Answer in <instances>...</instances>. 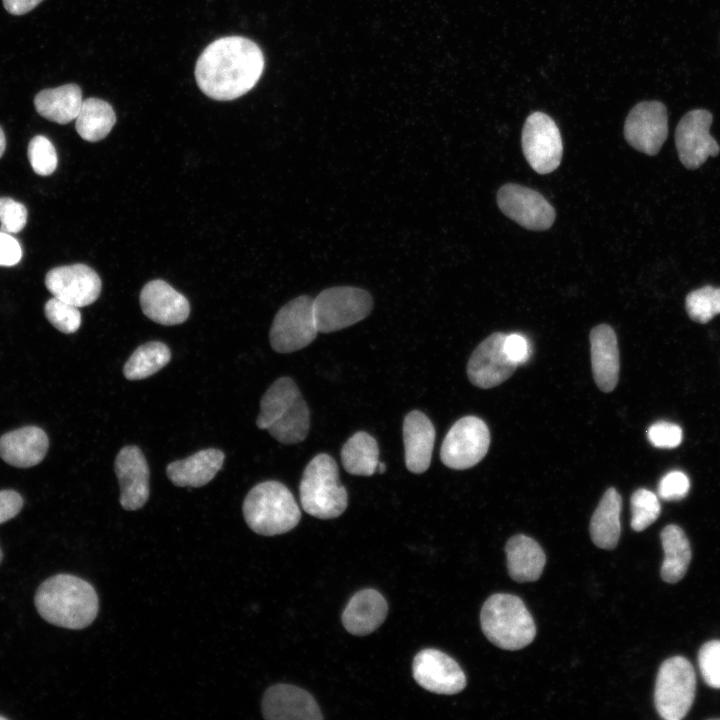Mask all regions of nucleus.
Instances as JSON below:
<instances>
[{"instance_id":"obj_48","label":"nucleus","mask_w":720,"mask_h":720,"mask_svg":"<svg viewBox=\"0 0 720 720\" xmlns=\"http://www.w3.org/2000/svg\"><path fill=\"white\" fill-rule=\"evenodd\" d=\"M1 560H2V551L0 549V563H1Z\"/></svg>"},{"instance_id":"obj_34","label":"nucleus","mask_w":720,"mask_h":720,"mask_svg":"<svg viewBox=\"0 0 720 720\" xmlns=\"http://www.w3.org/2000/svg\"><path fill=\"white\" fill-rule=\"evenodd\" d=\"M631 527L640 532L650 526L660 515L661 506L658 497L650 490L640 488L636 490L630 500Z\"/></svg>"},{"instance_id":"obj_1","label":"nucleus","mask_w":720,"mask_h":720,"mask_svg":"<svg viewBox=\"0 0 720 720\" xmlns=\"http://www.w3.org/2000/svg\"><path fill=\"white\" fill-rule=\"evenodd\" d=\"M264 70L259 46L241 36L214 40L200 54L195 79L200 90L217 101H230L250 91Z\"/></svg>"},{"instance_id":"obj_46","label":"nucleus","mask_w":720,"mask_h":720,"mask_svg":"<svg viewBox=\"0 0 720 720\" xmlns=\"http://www.w3.org/2000/svg\"><path fill=\"white\" fill-rule=\"evenodd\" d=\"M386 471V466L384 463L379 462L377 466V472L384 473Z\"/></svg>"},{"instance_id":"obj_44","label":"nucleus","mask_w":720,"mask_h":720,"mask_svg":"<svg viewBox=\"0 0 720 720\" xmlns=\"http://www.w3.org/2000/svg\"><path fill=\"white\" fill-rule=\"evenodd\" d=\"M43 0H3L6 11L12 15H23L33 10Z\"/></svg>"},{"instance_id":"obj_5","label":"nucleus","mask_w":720,"mask_h":720,"mask_svg":"<svg viewBox=\"0 0 720 720\" xmlns=\"http://www.w3.org/2000/svg\"><path fill=\"white\" fill-rule=\"evenodd\" d=\"M480 623L487 639L504 650H519L536 635L535 622L522 599L512 594L490 596L480 612Z\"/></svg>"},{"instance_id":"obj_14","label":"nucleus","mask_w":720,"mask_h":720,"mask_svg":"<svg viewBox=\"0 0 720 720\" xmlns=\"http://www.w3.org/2000/svg\"><path fill=\"white\" fill-rule=\"evenodd\" d=\"M668 135L666 107L659 101H643L629 112L624 124V137L634 149L656 155Z\"/></svg>"},{"instance_id":"obj_20","label":"nucleus","mask_w":720,"mask_h":720,"mask_svg":"<svg viewBox=\"0 0 720 720\" xmlns=\"http://www.w3.org/2000/svg\"><path fill=\"white\" fill-rule=\"evenodd\" d=\"M140 306L145 316L161 325H178L190 313L187 298L163 280L148 282L140 293Z\"/></svg>"},{"instance_id":"obj_13","label":"nucleus","mask_w":720,"mask_h":720,"mask_svg":"<svg viewBox=\"0 0 720 720\" xmlns=\"http://www.w3.org/2000/svg\"><path fill=\"white\" fill-rule=\"evenodd\" d=\"M712 114L705 109L687 112L675 131V144L681 163L688 169H697L709 156H717L720 147L710 135Z\"/></svg>"},{"instance_id":"obj_43","label":"nucleus","mask_w":720,"mask_h":720,"mask_svg":"<svg viewBox=\"0 0 720 720\" xmlns=\"http://www.w3.org/2000/svg\"><path fill=\"white\" fill-rule=\"evenodd\" d=\"M23 506V499L13 490L0 491V524L15 517Z\"/></svg>"},{"instance_id":"obj_19","label":"nucleus","mask_w":720,"mask_h":720,"mask_svg":"<svg viewBox=\"0 0 720 720\" xmlns=\"http://www.w3.org/2000/svg\"><path fill=\"white\" fill-rule=\"evenodd\" d=\"M262 714L268 720H321L314 697L306 690L290 684L269 687L262 699Z\"/></svg>"},{"instance_id":"obj_35","label":"nucleus","mask_w":720,"mask_h":720,"mask_svg":"<svg viewBox=\"0 0 720 720\" xmlns=\"http://www.w3.org/2000/svg\"><path fill=\"white\" fill-rule=\"evenodd\" d=\"M44 312L48 321L65 334L76 332L81 325V314L78 307L56 297L46 302Z\"/></svg>"},{"instance_id":"obj_17","label":"nucleus","mask_w":720,"mask_h":720,"mask_svg":"<svg viewBox=\"0 0 720 720\" xmlns=\"http://www.w3.org/2000/svg\"><path fill=\"white\" fill-rule=\"evenodd\" d=\"M506 334L496 332L483 340L473 351L467 364V375L472 384L488 389L507 380L516 370L504 351Z\"/></svg>"},{"instance_id":"obj_7","label":"nucleus","mask_w":720,"mask_h":720,"mask_svg":"<svg viewBox=\"0 0 720 720\" xmlns=\"http://www.w3.org/2000/svg\"><path fill=\"white\" fill-rule=\"evenodd\" d=\"M696 690L691 663L682 656L664 661L655 683L654 702L658 714L666 720H680L690 710Z\"/></svg>"},{"instance_id":"obj_16","label":"nucleus","mask_w":720,"mask_h":720,"mask_svg":"<svg viewBox=\"0 0 720 720\" xmlns=\"http://www.w3.org/2000/svg\"><path fill=\"white\" fill-rule=\"evenodd\" d=\"M45 285L56 298L76 307L95 302L101 292V279L89 266L74 264L55 267L47 272Z\"/></svg>"},{"instance_id":"obj_3","label":"nucleus","mask_w":720,"mask_h":720,"mask_svg":"<svg viewBox=\"0 0 720 720\" xmlns=\"http://www.w3.org/2000/svg\"><path fill=\"white\" fill-rule=\"evenodd\" d=\"M256 425L282 444H296L307 437L310 412L291 378L277 379L265 392Z\"/></svg>"},{"instance_id":"obj_31","label":"nucleus","mask_w":720,"mask_h":720,"mask_svg":"<svg viewBox=\"0 0 720 720\" xmlns=\"http://www.w3.org/2000/svg\"><path fill=\"white\" fill-rule=\"evenodd\" d=\"M377 441L370 434L359 431L352 435L341 450L344 469L352 475L371 476L379 463Z\"/></svg>"},{"instance_id":"obj_27","label":"nucleus","mask_w":720,"mask_h":720,"mask_svg":"<svg viewBox=\"0 0 720 720\" xmlns=\"http://www.w3.org/2000/svg\"><path fill=\"white\" fill-rule=\"evenodd\" d=\"M82 102L81 88L74 83L43 89L34 98L37 113L58 124H67L75 120Z\"/></svg>"},{"instance_id":"obj_45","label":"nucleus","mask_w":720,"mask_h":720,"mask_svg":"<svg viewBox=\"0 0 720 720\" xmlns=\"http://www.w3.org/2000/svg\"><path fill=\"white\" fill-rule=\"evenodd\" d=\"M5 148H6V138H5L4 131L0 127V157L3 155Z\"/></svg>"},{"instance_id":"obj_2","label":"nucleus","mask_w":720,"mask_h":720,"mask_svg":"<svg viewBox=\"0 0 720 720\" xmlns=\"http://www.w3.org/2000/svg\"><path fill=\"white\" fill-rule=\"evenodd\" d=\"M34 602L45 621L74 630L89 626L99 610L94 587L70 574H58L46 579L38 587Z\"/></svg>"},{"instance_id":"obj_28","label":"nucleus","mask_w":720,"mask_h":720,"mask_svg":"<svg viewBox=\"0 0 720 720\" xmlns=\"http://www.w3.org/2000/svg\"><path fill=\"white\" fill-rule=\"evenodd\" d=\"M621 508L620 494L615 488H608L590 521V536L597 547L611 550L617 546L621 533Z\"/></svg>"},{"instance_id":"obj_40","label":"nucleus","mask_w":720,"mask_h":720,"mask_svg":"<svg viewBox=\"0 0 720 720\" xmlns=\"http://www.w3.org/2000/svg\"><path fill=\"white\" fill-rule=\"evenodd\" d=\"M689 487L690 482L687 475L674 470L662 477L658 485V494L664 500L676 501L688 494Z\"/></svg>"},{"instance_id":"obj_36","label":"nucleus","mask_w":720,"mask_h":720,"mask_svg":"<svg viewBox=\"0 0 720 720\" xmlns=\"http://www.w3.org/2000/svg\"><path fill=\"white\" fill-rule=\"evenodd\" d=\"M27 155L32 169L38 175L48 176L57 168L58 158L55 147L43 135H36L30 140Z\"/></svg>"},{"instance_id":"obj_6","label":"nucleus","mask_w":720,"mask_h":720,"mask_svg":"<svg viewBox=\"0 0 720 720\" xmlns=\"http://www.w3.org/2000/svg\"><path fill=\"white\" fill-rule=\"evenodd\" d=\"M299 494L304 511L319 519L336 518L348 505V494L340 482L338 466L325 453L316 455L306 466Z\"/></svg>"},{"instance_id":"obj_38","label":"nucleus","mask_w":720,"mask_h":720,"mask_svg":"<svg viewBox=\"0 0 720 720\" xmlns=\"http://www.w3.org/2000/svg\"><path fill=\"white\" fill-rule=\"evenodd\" d=\"M26 207L9 197H0V223L1 231L6 233H18L26 225Z\"/></svg>"},{"instance_id":"obj_24","label":"nucleus","mask_w":720,"mask_h":720,"mask_svg":"<svg viewBox=\"0 0 720 720\" xmlns=\"http://www.w3.org/2000/svg\"><path fill=\"white\" fill-rule=\"evenodd\" d=\"M388 604L374 589H363L355 593L347 603L342 622L352 635L364 636L375 631L385 620Z\"/></svg>"},{"instance_id":"obj_30","label":"nucleus","mask_w":720,"mask_h":720,"mask_svg":"<svg viewBox=\"0 0 720 720\" xmlns=\"http://www.w3.org/2000/svg\"><path fill=\"white\" fill-rule=\"evenodd\" d=\"M76 120L79 136L89 142L104 139L116 122L112 106L99 98L90 97L83 100Z\"/></svg>"},{"instance_id":"obj_9","label":"nucleus","mask_w":720,"mask_h":720,"mask_svg":"<svg viewBox=\"0 0 720 720\" xmlns=\"http://www.w3.org/2000/svg\"><path fill=\"white\" fill-rule=\"evenodd\" d=\"M314 298L302 295L286 303L275 315L269 339L279 353H291L308 346L318 329L314 315Z\"/></svg>"},{"instance_id":"obj_22","label":"nucleus","mask_w":720,"mask_h":720,"mask_svg":"<svg viewBox=\"0 0 720 720\" xmlns=\"http://www.w3.org/2000/svg\"><path fill=\"white\" fill-rule=\"evenodd\" d=\"M435 441V428L421 411L409 412L403 421L405 464L415 474L425 472L431 463Z\"/></svg>"},{"instance_id":"obj_21","label":"nucleus","mask_w":720,"mask_h":720,"mask_svg":"<svg viewBox=\"0 0 720 720\" xmlns=\"http://www.w3.org/2000/svg\"><path fill=\"white\" fill-rule=\"evenodd\" d=\"M591 366L594 380L600 390L611 392L619 378V350L614 330L606 324L590 332Z\"/></svg>"},{"instance_id":"obj_4","label":"nucleus","mask_w":720,"mask_h":720,"mask_svg":"<svg viewBox=\"0 0 720 720\" xmlns=\"http://www.w3.org/2000/svg\"><path fill=\"white\" fill-rule=\"evenodd\" d=\"M242 510L250 529L263 536L286 533L301 518L293 494L284 484L273 480L254 486L246 495Z\"/></svg>"},{"instance_id":"obj_18","label":"nucleus","mask_w":720,"mask_h":720,"mask_svg":"<svg viewBox=\"0 0 720 720\" xmlns=\"http://www.w3.org/2000/svg\"><path fill=\"white\" fill-rule=\"evenodd\" d=\"M115 474L120 486V504L128 511L137 510L149 498V467L140 448L123 447L116 456Z\"/></svg>"},{"instance_id":"obj_41","label":"nucleus","mask_w":720,"mask_h":720,"mask_svg":"<svg viewBox=\"0 0 720 720\" xmlns=\"http://www.w3.org/2000/svg\"><path fill=\"white\" fill-rule=\"evenodd\" d=\"M503 346L506 355L515 364H523L529 359L530 345L523 335L518 333L506 334Z\"/></svg>"},{"instance_id":"obj_25","label":"nucleus","mask_w":720,"mask_h":720,"mask_svg":"<svg viewBox=\"0 0 720 720\" xmlns=\"http://www.w3.org/2000/svg\"><path fill=\"white\" fill-rule=\"evenodd\" d=\"M224 453L215 448L203 449L167 465L170 481L178 487H201L209 483L221 469Z\"/></svg>"},{"instance_id":"obj_32","label":"nucleus","mask_w":720,"mask_h":720,"mask_svg":"<svg viewBox=\"0 0 720 720\" xmlns=\"http://www.w3.org/2000/svg\"><path fill=\"white\" fill-rule=\"evenodd\" d=\"M171 352L168 346L159 341H151L139 346L123 367L128 380L145 379L169 363Z\"/></svg>"},{"instance_id":"obj_29","label":"nucleus","mask_w":720,"mask_h":720,"mask_svg":"<svg viewBox=\"0 0 720 720\" xmlns=\"http://www.w3.org/2000/svg\"><path fill=\"white\" fill-rule=\"evenodd\" d=\"M660 538L664 550L661 577L668 583L678 582L685 575L691 560L689 541L684 531L676 525L666 526Z\"/></svg>"},{"instance_id":"obj_37","label":"nucleus","mask_w":720,"mask_h":720,"mask_svg":"<svg viewBox=\"0 0 720 720\" xmlns=\"http://www.w3.org/2000/svg\"><path fill=\"white\" fill-rule=\"evenodd\" d=\"M700 672L704 681L713 688H720V640L705 643L698 654Z\"/></svg>"},{"instance_id":"obj_26","label":"nucleus","mask_w":720,"mask_h":720,"mask_svg":"<svg viewBox=\"0 0 720 720\" xmlns=\"http://www.w3.org/2000/svg\"><path fill=\"white\" fill-rule=\"evenodd\" d=\"M507 568L516 582H533L540 578L546 557L541 546L531 537L518 534L511 537L505 546Z\"/></svg>"},{"instance_id":"obj_15","label":"nucleus","mask_w":720,"mask_h":720,"mask_svg":"<svg viewBox=\"0 0 720 720\" xmlns=\"http://www.w3.org/2000/svg\"><path fill=\"white\" fill-rule=\"evenodd\" d=\"M413 677L424 689L443 695L461 692L466 676L459 664L437 649H424L416 654L412 664Z\"/></svg>"},{"instance_id":"obj_47","label":"nucleus","mask_w":720,"mask_h":720,"mask_svg":"<svg viewBox=\"0 0 720 720\" xmlns=\"http://www.w3.org/2000/svg\"><path fill=\"white\" fill-rule=\"evenodd\" d=\"M7 718L0 715V720H6Z\"/></svg>"},{"instance_id":"obj_10","label":"nucleus","mask_w":720,"mask_h":720,"mask_svg":"<svg viewBox=\"0 0 720 720\" xmlns=\"http://www.w3.org/2000/svg\"><path fill=\"white\" fill-rule=\"evenodd\" d=\"M489 444L490 433L485 422L475 416H466L455 422L446 434L440 458L451 469H468L484 458Z\"/></svg>"},{"instance_id":"obj_39","label":"nucleus","mask_w":720,"mask_h":720,"mask_svg":"<svg viewBox=\"0 0 720 720\" xmlns=\"http://www.w3.org/2000/svg\"><path fill=\"white\" fill-rule=\"evenodd\" d=\"M647 437L655 447L675 448L682 441V430L674 423L658 421L649 427Z\"/></svg>"},{"instance_id":"obj_42","label":"nucleus","mask_w":720,"mask_h":720,"mask_svg":"<svg viewBox=\"0 0 720 720\" xmlns=\"http://www.w3.org/2000/svg\"><path fill=\"white\" fill-rule=\"evenodd\" d=\"M22 257V249L19 242L9 235L0 231V266L16 265Z\"/></svg>"},{"instance_id":"obj_8","label":"nucleus","mask_w":720,"mask_h":720,"mask_svg":"<svg viewBox=\"0 0 720 720\" xmlns=\"http://www.w3.org/2000/svg\"><path fill=\"white\" fill-rule=\"evenodd\" d=\"M313 307L318 332L330 333L367 317L373 308V299L364 289L337 286L323 290L314 298Z\"/></svg>"},{"instance_id":"obj_33","label":"nucleus","mask_w":720,"mask_h":720,"mask_svg":"<svg viewBox=\"0 0 720 720\" xmlns=\"http://www.w3.org/2000/svg\"><path fill=\"white\" fill-rule=\"evenodd\" d=\"M689 317L699 323H707L720 314V288L704 286L691 291L685 300Z\"/></svg>"},{"instance_id":"obj_12","label":"nucleus","mask_w":720,"mask_h":720,"mask_svg":"<svg viewBox=\"0 0 720 720\" xmlns=\"http://www.w3.org/2000/svg\"><path fill=\"white\" fill-rule=\"evenodd\" d=\"M497 204L508 218L529 230L549 229L555 221L553 206L539 192L519 184L503 185Z\"/></svg>"},{"instance_id":"obj_23","label":"nucleus","mask_w":720,"mask_h":720,"mask_svg":"<svg viewBox=\"0 0 720 720\" xmlns=\"http://www.w3.org/2000/svg\"><path fill=\"white\" fill-rule=\"evenodd\" d=\"M48 446V437L42 429L22 427L0 437V457L12 466L27 468L43 460Z\"/></svg>"},{"instance_id":"obj_11","label":"nucleus","mask_w":720,"mask_h":720,"mask_svg":"<svg viewBox=\"0 0 720 720\" xmlns=\"http://www.w3.org/2000/svg\"><path fill=\"white\" fill-rule=\"evenodd\" d=\"M521 143L527 162L537 173H551L560 165L563 153L560 131L547 114L534 112L527 117Z\"/></svg>"}]
</instances>
